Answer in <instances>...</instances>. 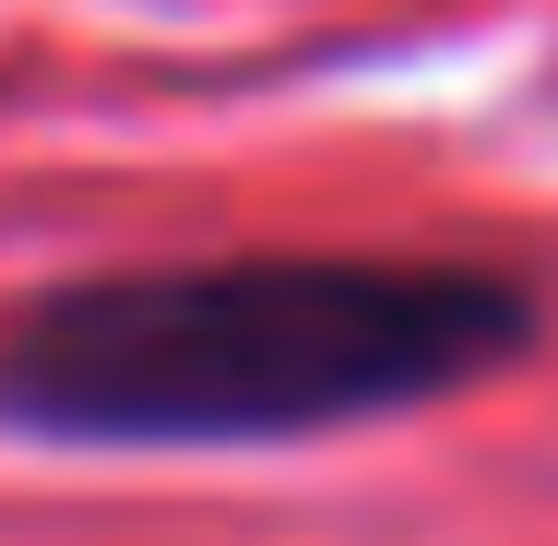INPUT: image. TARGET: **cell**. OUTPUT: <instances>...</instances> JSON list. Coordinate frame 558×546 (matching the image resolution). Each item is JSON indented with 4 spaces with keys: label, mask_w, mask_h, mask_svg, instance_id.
Masks as SVG:
<instances>
[{
    "label": "cell",
    "mask_w": 558,
    "mask_h": 546,
    "mask_svg": "<svg viewBox=\"0 0 558 546\" xmlns=\"http://www.w3.org/2000/svg\"><path fill=\"white\" fill-rule=\"evenodd\" d=\"M547 332L499 262L428 250H226L72 274L0 321V428L60 451L333 439L475 392Z\"/></svg>",
    "instance_id": "6da1fadb"
}]
</instances>
